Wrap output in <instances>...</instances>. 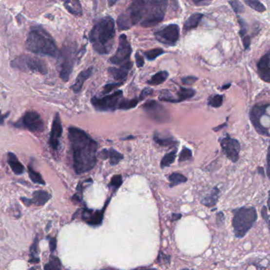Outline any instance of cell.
I'll return each mask as SVG.
<instances>
[{
    "mask_svg": "<svg viewBox=\"0 0 270 270\" xmlns=\"http://www.w3.org/2000/svg\"><path fill=\"white\" fill-rule=\"evenodd\" d=\"M99 156L103 159H110V163L112 166L118 164L120 161L124 158V155L120 154V152L114 150L113 148L110 149H104L100 152Z\"/></svg>",
    "mask_w": 270,
    "mask_h": 270,
    "instance_id": "7402d4cb",
    "label": "cell"
},
{
    "mask_svg": "<svg viewBox=\"0 0 270 270\" xmlns=\"http://www.w3.org/2000/svg\"><path fill=\"white\" fill-rule=\"evenodd\" d=\"M262 217L264 218L267 224H269V218H270V216H269L268 209H267L266 206H263V208H262Z\"/></svg>",
    "mask_w": 270,
    "mask_h": 270,
    "instance_id": "681fc988",
    "label": "cell"
},
{
    "mask_svg": "<svg viewBox=\"0 0 270 270\" xmlns=\"http://www.w3.org/2000/svg\"><path fill=\"white\" fill-rule=\"evenodd\" d=\"M77 58L76 45H63L58 56V70L62 80L68 82Z\"/></svg>",
    "mask_w": 270,
    "mask_h": 270,
    "instance_id": "8992f818",
    "label": "cell"
},
{
    "mask_svg": "<svg viewBox=\"0 0 270 270\" xmlns=\"http://www.w3.org/2000/svg\"><path fill=\"white\" fill-rule=\"evenodd\" d=\"M115 35L114 19L106 16L95 24L89 35V39L95 52L101 55H106L113 49Z\"/></svg>",
    "mask_w": 270,
    "mask_h": 270,
    "instance_id": "7a4b0ae2",
    "label": "cell"
},
{
    "mask_svg": "<svg viewBox=\"0 0 270 270\" xmlns=\"http://www.w3.org/2000/svg\"><path fill=\"white\" fill-rule=\"evenodd\" d=\"M133 270H156L155 269H149V268H137Z\"/></svg>",
    "mask_w": 270,
    "mask_h": 270,
    "instance_id": "6f0895ef",
    "label": "cell"
},
{
    "mask_svg": "<svg viewBox=\"0 0 270 270\" xmlns=\"http://www.w3.org/2000/svg\"><path fill=\"white\" fill-rule=\"evenodd\" d=\"M63 133V127H62L60 116L57 113L53 118L52 130H51L50 138H49V144L53 150H57L59 146V139L61 137Z\"/></svg>",
    "mask_w": 270,
    "mask_h": 270,
    "instance_id": "2e32d148",
    "label": "cell"
},
{
    "mask_svg": "<svg viewBox=\"0 0 270 270\" xmlns=\"http://www.w3.org/2000/svg\"><path fill=\"white\" fill-rule=\"evenodd\" d=\"M7 163H8L9 166L15 174L20 175L21 174L24 173L25 167H24L23 165L19 162V158L12 152H9L8 153Z\"/></svg>",
    "mask_w": 270,
    "mask_h": 270,
    "instance_id": "603a6c76",
    "label": "cell"
},
{
    "mask_svg": "<svg viewBox=\"0 0 270 270\" xmlns=\"http://www.w3.org/2000/svg\"><path fill=\"white\" fill-rule=\"evenodd\" d=\"M167 1L152 0L148 1V11L146 13L144 19L142 20V26L151 27L158 25L164 19L165 12L167 6Z\"/></svg>",
    "mask_w": 270,
    "mask_h": 270,
    "instance_id": "ba28073f",
    "label": "cell"
},
{
    "mask_svg": "<svg viewBox=\"0 0 270 270\" xmlns=\"http://www.w3.org/2000/svg\"><path fill=\"white\" fill-rule=\"evenodd\" d=\"M258 218L254 208L242 207L234 211L232 226L237 238H243L251 229Z\"/></svg>",
    "mask_w": 270,
    "mask_h": 270,
    "instance_id": "5b68a950",
    "label": "cell"
},
{
    "mask_svg": "<svg viewBox=\"0 0 270 270\" xmlns=\"http://www.w3.org/2000/svg\"><path fill=\"white\" fill-rule=\"evenodd\" d=\"M258 174H261V175L265 177L264 168H262V167H258Z\"/></svg>",
    "mask_w": 270,
    "mask_h": 270,
    "instance_id": "db71d44e",
    "label": "cell"
},
{
    "mask_svg": "<svg viewBox=\"0 0 270 270\" xmlns=\"http://www.w3.org/2000/svg\"><path fill=\"white\" fill-rule=\"evenodd\" d=\"M135 61H136V65H137L138 68H142V67H144V57H142V56L139 54V53H135Z\"/></svg>",
    "mask_w": 270,
    "mask_h": 270,
    "instance_id": "bcb514c9",
    "label": "cell"
},
{
    "mask_svg": "<svg viewBox=\"0 0 270 270\" xmlns=\"http://www.w3.org/2000/svg\"><path fill=\"white\" fill-rule=\"evenodd\" d=\"M49 240L51 252H53L57 248V239L55 238H49Z\"/></svg>",
    "mask_w": 270,
    "mask_h": 270,
    "instance_id": "c3c4849f",
    "label": "cell"
},
{
    "mask_svg": "<svg viewBox=\"0 0 270 270\" xmlns=\"http://www.w3.org/2000/svg\"><path fill=\"white\" fill-rule=\"evenodd\" d=\"M44 270H61V263L59 258L51 256L49 262L44 266Z\"/></svg>",
    "mask_w": 270,
    "mask_h": 270,
    "instance_id": "1f68e13d",
    "label": "cell"
},
{
    "mask_svg": "<svg viewBox=\"0 0 270 270\" xmlns=\"http://www.w3.org/2000/svg\"><path fill=\"white\" fill-rule=\"evenodd\" d=\"M139 101V98L136 97L133 99H122L119 104L118 110H128L133 109L137 106Z\"/></svg>",
    "mask_w": 270,
    "mask_h": 270,
    "instance_id": "f546056e",
    "label": "cell"
},
{
    "mask_svg": "<svg viewBox=\"0 0 270 270\" xmlns=\"http://www.w3.org/2000/svg\"><path fill=\"white\" fill-rule=\"evenodd\" d=\"M225 126H227V123H224V124H223V125H220V126H217V128H215L213 130L215 132L219 131V130L223 129V128H224V127Z\"/></svg>",
    "mask_w": 270,
    "mask_h": 270,
    "instance_id": "11a10c76",
    "label": "cell"
},
{
    "mask_svg": "<svg viewBox=\"0 0 270 270\" xmlns=\"http://www.w3.org/2000/svg\"><path fill=\"white\" fill-rule=\"evenodd\" d=\"M14 126L20 129H27L33 133H42L44 129V124L40 114L35 111L25 113L24 116Z\"/></svg>",
    "mask_w": 270,
    "mask_h": 270,
    "instance_id": "30bf717a",
    "label": "cell"
},
{
    "mask_svg": "<svg viewBox=\"0 0 270 270\" xmlns=\"http://www.w3.org/2000/svg\"><path fill=\"white\" fill-rule=\"evenodd\" d=\"M196 94V91L193 89L185 88V87H181L179 91H177V102L185 101V100L189 99L194 96Z\"/></svg>",
    "mask_w": 270,
    "mask_h": 270,
    "instance_id": "f1b7e54d",
    "label": "cell"
},
{
    "mask_svg": "<svg viewBox=\"0 0 270 270\" xmlns=\"http://www.w3.org/2000/svg\"><path fill=\"white\" fill-rule=\"evenodd\" d=\"M122 182V177H121V175L114 176L111 181H110V184H109V187L115 190H117L121 186Z\"/></svg>",
    "mask_w": 270,
    "mask_h": 270,
    "instance_id": "ab89813d",
    "label": "cell"
},
{
    "mask_svg": "<svg viewBox=\"0 0 270 270\" xmlns=\"http://www.w3.org/2000/svg\"><path fill=\"white\" fill-rule=\"evenodd\" d=\"M159 100L167 101V102H173V103L177 102L176 97H174L173 95H171L168 91H164L161 93L160 96H159Z\"/></svg>",
    "mask_w": 270,
    "mask_h": 270,
    "instance_id": "60d3db41",
    "label": "cell"
},
{
    "mask_svg": "<svg viewBox=\"0 0 270 270\" xmlns=\"http://www.w3.org/2000/svg\"><path fill=\"white\" fill-rule=\"evenodd\" d=\"M73 168L77 174L91 171L97 164V143L82 129L71 126L68 129Z\"/></svg>",
    "mask_w": 270,
    "mask_h": 270,
    "instance_id": "6da1fadb",
    "label": "cell"
},
{
    "mask_svg": "<svg viewBox=\"0 0 270 270\" xmlns=\"http://www.w3.org/2000/svg\"><path fill=\"white\" fill-rule=\"evenodd\" d=\"M188 270V269H183V270Z\"/></svg>",
    "mask_w": 270,
    "mask_h": 270,
    "instance_id": "6125c7cd",
    "label": "cell"
},
{
    "mask_svg": "<svg viewBox=\"0 0 270 270\" xmlns=\"http://www.w3.org/2000/svg\"><path fill=\"white\" fill-rule=\"evenodd\" d=\"M270 105H257L254 106L251 111L250 117H251V121L253 124V127L255 128L256 131L258 132L261 135H266L270 136V133H269L268 128L263 126L261 123V118L264 116L266 114V110L268 109Z\"/></svg>",
    "mask_w": 270,
    "mask_h": 270,
    "instance_id": "5bb4252c",
    "label": "cell"
},
{
    "mask_svg": "<svg viewBox=\"0 0 270 270\" xmlns=\"http://www.w3.org/2000/svg\"><path fill=\"white\" fill-rule=\"evenodd\" d=\"M106 207L104 208L103 210L101 211H93L91 209H84L82 212V220L91 226H99L103 220L104 210Z\"/></svg>",
    "mask_w": 270,
    "mask_h": 270,
    "instance_id": "e0dca14e",
    "label": "cell"
},
{
    "mask_svg": "<svg viewBox=\"0 0 270 270\" xmlns=\"http://www.w3.org/2000/svg\"><path fill=\"white\" fill-rule=\"evenodd\" d=\"M148 1L136 0L117 18L119 30H127L143 20L148 11Z\"/></svg>",
    "mask_w": 270,
    "mask_h": 270,
    "instance_id": "277c9868",
    "label": "cell"
},
{
    "mask_svg": "<svg viewBox=\"0 0 270 270\" xmlns=\"http://www.w3.org/2000/svg\"><path fill=\"white\" fill-rule=\"evenodd\" d=\"M245 3L248 5L251 8L253 9L254 11H258V12H264L266 11V6L258 0H246Z\"/></svg>",
    "mask_w": 270,
    "mask_h": 270,
    "instance_id": "d590c367",
    "label": "cell"
},
{
    "mask_svg": "<svg viewBox=\"0 0 270 270\" xmlns=\"http://www.w3.org/2000/svg\"><path fill=\"white\" fill-rule=\"evenodd\" d=\"M242 40H243V45H244L245 50L249 49L250 46H251V37L246 35V36L242 38Z\"/></svg>",
    "mask_w": 270,
    "mask_h": 270,
    "instance_id": "7dc6e473",
    "label": "cell"
},
{
    "mask_svg": "<svg viewBox=\"0 0 270 270\" xmlns=\"http://www.w3.org/2000/svg\"><path fill=\"white\" fill-rule=\"evenodd\" d=\"M229 3L236 14H241L244 11L243 5L239 1H231V2H229Z\"/></svg>",
    "mask_w": 270,
    "mask_h": 270,
    "instance_id": "7bdbcfd3",
    "label": "cell"
},
{
    "mask_svg": "<svg viewBox=\"0 0 270 270\" xmlns=\"http://www.w3.org/2000/svg\"><path fill=\"white\" fill-rule=\"evenodd\" d=\"M152 94H153V90H152V89L148 88V87L144 88V90L141 91L140 95H139V101L145 99L146 97H148V96H150V95H152Z\"/></svg>",
    "mask_w": 270,
    "mask_h": 270,
    "instance_id": "f6af8a7d",
    "label": "cell"
},
{
    "mask_svg": "<svg viewBox=\"0 0 270 270\" xmlns=\"http://www.w3.org/2000/svg\"><path fill=\"white\" fill-rule=\"evenodd\" d=\"M133 68V63L130 60L126 63H123L120 65V68H110L108 72L113 78L120 82H125L127 76L129 74V70Z\"/></svg>",
    "mask_w": 270,
    "mask_h": 270,
    "instance_id": "d6986e66",
    "label": "cell"
},
{
    "mask_svg": "<svg viewBox=\"0 0 270 270\" xmlns=\"http://www.w3.org/2000/svg\"><path fill=\"white\" fill-rule=\"evenodd\" d=\"M36 270V269L34 268V267H33V268H30V270Z\"/></svg>",
    "mask_w": 270,
    "mask_h": 270,
    "instance_id": "91938a15",
    "label": "cell"
},
{
    "mask_svg": "<svg viewBox=\"0 0 270 270\" xmlns=\"http://www.w3.org/2000/svg\"><path fill=\"white\" fill-rule=\"evenodd\" d=\"M197 79L198 78H196L195 76H186L182 78V82L183 84L192 86L197 81Z\"/></svg>",
    "mask_w": 270,
    "mask_h": 270,
    "instance_id": "ee69618b",
    "label": "cell"
},
{
    "mask_svg": "<svg viewBox=\"0 0 270 270\" xmlns=\"http://www.w3.org/2000/svg\"><path fill=\"white\" fill-rule=\"evenodd\" d=\"M38 239H35L34 243L32 245L31 249H30V262L32 263H38L40 262V259L38 258Z\"/></svg>",
    "mask_w": 270,
    "mask_h": 270,
    "instance_id": "74e56055",
    "label": "cell"
},
{
    "mask_svg": "<svg viewBox=\"0 0 270 270\" xmlns=\"http://www.w3.org/2000/svg\"><path fill=\"white\" fill-rule=\"evenodd\" d=\"M25 47L28 51L38 55L57 58L59 51L53 37L40 25L31 28L28 34Z\"/></svg>",
    "mask_w": 270,
    "mask_h": 270,
    "instance_id": "3957f363",
    "label": "cell"
},
{
    "mask_svg": "<svg viewBox=\"0 0 270 270\" xmlns=\"http://www.w3.org/2000/svg\"><path fill=\"white\" fill-rule=\"evenodd\" d=\"M93 67H91L78 74L74 84L71 87V89L74 91L75 93H78L82 91V86L84 84L85 81L87 80L91 77L93 73Z\"/></svg>",
    "mask_w": 270,
    "mask_h": 270,
    "instance_id": "44dd1931",
    "label": "cell"
},
{
    "mask_svg": "<svg viewBox=\"0 0 270 270\" xmlns=\"http://www.w3.org/2000/svg\"><path fill=\"white\" fill-rule=\"evenodd\" d=\"M125 82H115V83H109L106 84L105 87H103V91H102V95H107V94L110 93L111 91H114V89L117 88V87H120L124 84Z\"/></svg>",
    "mask_w": 270,
    "mask_h": 270,
    "instance_id": "b9f144b4",
    "label": "cell"
},
{
    "mask_svg": "<svg viewBox=\"0 0 270 270\" xmlns=\"http://www.w3.org/2000/svg\"><path fill=\"white\" fill-rule=\"evenodd\" d=\"M131 54V44L128 41L126 35L121 34L119 38L118 48L116 49V53L110 58V61L116 65H121L129 61Z\"/></svg>",
    "mask_w": 270,
    "mask_h": 270,
    "instance_id": "4fadbf2b",
    "label": "cell"
},
{
    "mask_svg": "<svg viewBox=\"0 0 270 270\" xmlns=\"http://www.w3.org/2000/svg\"><path fill=\"white\" fill-rule=\"evenodd\" d=\"M168 76H169L168 72H166V71H162V72H158V73L152 76L150 80L148 81V83L149 85H152V86L162 84L165 81L167 80Z\"/></svg>",
    "mask_w": 270,
    "mask_h": 270,
    "instance_id": "4316f807",
    "label": "cell"
},
{
    "mask_svg": "<svg viewBox=\"0 0 270 270\" xmlns=\"http://www.w3.org/2000/svg\"><path fill=\"white\" fill-rule=\"evenodd\" d=\"M176 158V151H173L171 153L166 154L161 161L160 166L161 168H165V167H169L172 163L174 162Z\"/></svg>",
    "mask_w": 270,
    "mask_h": 270,
    "instance_id": "836d02e7",
    "label": "cell"
},
{
    "mask_svg": "<svg viewBox=\"0 0 270 270\" xmlns=\"http://www.w3.org/2000/svg\"><path fill=\"white\" fill-rule=\"evenodd\" d=\"M179 35V27L175 24L166 25L161 28L160 30L154 32V37L158 42L170 46H174L177 44Z\"/></svg>",
    "mask_w": 270,
    "mask_h": 270,
    "instance_id": "8fae6325",
    "label": "cell"
},
{
    "mask_svg": "<svg viewBox=\"0 0 270 270\" xmlns=\"http://www.w3.org/2000/svg\"><path fill=\"white\" fill-rule=\"evenodd\" d=\"M164 53V50L163 49L157 48V49L146 51L145 53H144V55L145 56L146 58L148 60H154V59H156L157 57H159Z\"/></svg>",
    "mask_w": 270,
    "mask_h": 270,
    "instance_id": "e575fe53",
    "label": "cell"
},
{
    "mask_svg": "<svg viewBox=\"0 0 270 270\" xmlns=\"http://www.w3.org/2000/svg\"><path fill=\"white\" fill-rule=\"evenodd\" d=\"M153 139L157 144L162 147H174L177 144L175 139L171 136H162L158 133H154Z\"/></svg>",
    "mask_w": 270,
    "mask_h": 270,
    "instance_id": "d4e9b609",
    "label": "cell"
},
{
    "mask_svg": "<svg viewBox=\"0 0 270 270\" xmlns=\"http://www.w3.org/2000/svg\"><path fill=\"white\" fill-rule=\"evenodd\" d=\"M192 151L184 146L183 148H182V152L180 153L178 161H179L180 163H182V162H185V161L190 160V159L192 158Z\"/></svg>",
    "mask_w": 270,
    "mask_h": 270,
    "instance_id": "f35d334b",
    "label": "cell"
},
{
    "mask_svg": "<svg viewBox=\"0 0 270 270\" xmlns=\"http://www.w3.org/2000/svg\"><path fill=\"white\" fill-rule=\"evenodd\" d=\"M181 217H182V215H181V214H173V215H172V219H173V220H178V219Z\"/></svg>",
    "mask_w": 270,
    "mask_h": 270,
    "instance_id": "f5cc1de1",
    "label": "cell"
},
{
    "mask_svg": "<svg viewBox=\"0 0 270 270\" xmlns=\"http://www.w3.org/2000/svg\"><path fill=\"white\" fill-rule=\"evenodd\" d=\"M219 194H220V190L217 187H215L213 190H212V192L209 195L203 198L201 202H202L203 205H205V206H208V207L214 206L218 201Z\"/></svg>",
    "mask_w": 270,
    "mask_h": 270,
    "instance_id": "484cf974",
    "label": "cell"
},
{
    "mask_svg": "<svg viewBox=\"0 0 270 270\" xmlns=\"http://www.w3.org/2000/svg\"><path fill=\"white\" fill-rule=\"evenodd\" d=\"M116 2V0H115V1H110V2H109V4H110V6H112L113 5L115 4Z\"/></svg>",
    "mask_w": 270,
    "mask_h": 270,
    "instance_id": "680465c9",
    "label": "cell"
},
{
    "mask_svg": "<svg viewBox=\"0 0 270 270\" xmlns=\"http://www.w3.org/2000/svg\"><path fill=\"white\" fill-rule=\"evenodd\" d=\"M28 174H29V176H30L32 182H34V183L40 184V185H45V182L40 175V173L34 171V168L30 167V166L28 167Z\"/></svg>",
    "mask_w": 270,
    "mask_h": 270,
    "instance_id": "d6a6232c",
    "label": "cell"
},
{
    "mask_svg": "<svg viewBox=\"0 0 270 270\" xmlns=\"http://www.w3.org/2000/svg\"><path fill=\"white\" fill-rule=\"evenodd\" d=\"M11 66L13 68L23 72H35L43 76L48 74L46 63L38 57L26 55L20 56L13 59Z\"/></svg>",
    "mask_w": 270,
    "mask_h": 270,
    "instance_id": "52a82bcc",
    "label": "cell"
},
{
    "mask_svg": "<svg viewBox=\"0 0 270 270\" xmlns=\"http://www.w3.org/2000/svg\"><path fill=\"white\" fill-rule=\"evenodd\" d=\"M221 148L224 154L233 163H236L239 160V152H240V144L237 139L227 135L226 137L220 139Z\"/></svg>",
    "mask_w": 270,
    "mask_h": 270,
    "instance_id": "9a60e30c",
    "label": "cell"
},
{
    "mask_svg": "<svg viewBox=\"0 0 270 270\" xmlns=\"http://www.w3.org/2000/svg\"><path fill=\"white\" fill-rule=\"evenodd\" d=\"M168 179L171 182V185H170L171 187H174V186H177L179 184L185 183V182H187V177L179 173L172 174L169 176Z\"/></svg>",
    "mask_w": 270,
    "mask_h": 270,
    "instance_id": "4dcf8cb0",
    "label": "cell"
},
{
    "mask_svg": "<svg viewBox=\"0 0 270 270\" xmlns=\"http://www.w3.org/2000/svg\"><path fill=\"white\" fill-rule=\"evenodd\" d=\"M193 2H194V4H196V6H206V5H209L210 3H211V1H201V0H194L193 1Z\"/></svg>",
    "mask_w": 270,
    "mask_h": 270,
    "instance_id": "f907efd6",
    "label": "cell"
},
{
    "mask_svg": "<svg viewBox=\"0 0 270 270\" xmlns=\"http://www.w3.org/2000/svg\"><path fill=\"white\" fill-rule=\"evenodd\" d=\"M50 198L51 195L49 194V193L43 191V190H38V191H35L34 193L33 198L29 199L21 197V201L28 206H30L32 205L42 206V205H45Z\"/></svg>",
    "mask_w": 270,
    "mask_h": 270,
    "instance_id": "ac0fdd59",
    "label": "cell"
},
{
    "mask_svg": "<svg viewBox=\"0 0 270 270\" xmlns=\"http://www.w3.org/2000/svg\"><path fill=\"white\" fill-rule=\"evenodd\" d=\"M223 101H224V96L223 95H215L209 97L208 103L212 107L219 108L222 106Z\"/></svg>",
    "mask_w": 270,
    "mask_h": 270,
    "instance_id": "8d00e7d4",
    "label": "cell"
},
{
    "mask_svg": "<svg viewBox=\"0 0 270 270\" xmlns=\"http://www.w3.org/2000/svg\"><path fill=\"white\" fill-rule=\"evenodd\" d=\"M203 16L204 15L201 14V13H196L194 15H191L185 21V23H184V30H186V31H190V30H193L195 28L197 27Z\"/></svg>",
    "mask_w": 270,
    "mask_h": 270,
    "instance_id": "cb8c5ba5",
    "label": "cell"
},
{
    "mask_svg": "<svg viewBox=\"0 0 270 270\" xmlns=\"http://www.w3.org/2000/svg\"><path fill=\"white\" fill-rule=\"evenodd\" d=\"M231 86V83H228V85H224V86L222 87L221 90H227V89L229 88Z\"/></svg>",
    "mask_w": 270,
    "mask_h": 270,
    "instance_id": "9f6ffc18",
    "label": "cell"
},
{
    "mask_svg": "<svg viewBox=\"0 0 270 270\" xmlns=\"http://www.w3.org/2000/svg\"><path fill=\"white\" fill-rule=\"evenodd\" d=\"M110 270V269H106V270Z\"/></svg>",
    "mask_w": 270,
    "mask_h": 270,
    "instance_id": "94428289",
    "label": "cell"
},
{
    "mask_svg": "<svg viewBox=\"0 0 270 270\" xmlns=\"http://www.w3.org/2000/svg\"><path fill=\"white\" fill-rule=\"evenodd\" d=\"M64 6L67 9V11L72 15H82V6H81L80 2L78 1H67L64 2Z\"/></svg>",
    "mask_w": 270,
    "mask_h": 270,
    "instance_id": "83f0119b",
    "label": "cell"
},
{
    "mask_svg": "<svg viewBox=\"0 0 270 270\" xmlns=\"http://www.w3.org/2000/svg\"><path fill=\"white\" fill-rule=\"evenodd\" d=\"M142 109L150 116L151 118L158 123L170 121L169 114L161 104L154 100L148 101L142 106Z\"/></svg>",
    "mask_w": 270,
    "mask_h": 270,
    "instance_id": "7c38bea8",
    "label": "cell"
},
{
    "mask_svg": "<svg viewBox=\"0 0 270 270\" xmlns=\"http://www.w3.org/2000/svg\"><path fill=\"white\" fill-rule=\"evenodd\" d=\"M9 114H10V113H7V114H2V112L0 111V125H3L5 118L9 116Z\"/></svg>",
    "mask_w": 270,
    "mask_h": 270,
    "instance_id": "816d5d0a",
    "label": "cell"
},
{
    "mask_svg": "<svg viewBox=\"0 0 270 270\" xmlns=\"http://www.w3.org/2000/svg\"><path fill=\"white\" fill-rule=\"evenodd\" d=\"M270 52L265 54L263 57L260 59L257 64L258 68V75L266 82H270Z\"/></svg>",
    "mask_w": 270,
    "mask_h": 270,
    "instance_id": "ffe728a7",
    "label": "cell"
},
{
    "mask_svg": "<svg viewBox=\"0 0 270 270\" xmlns=\"http://www.w3.org/2000/svg\"><path fill=\"white\" fill-rule=\"evenodd\" d=\"M122 97V91H117L112 95H106L102 97H93L91 98V104L97 111L114 112L118 109Z\"/></svg>",
    "mask_w": 270,
    "mask_h": 270,
    "instance_id": "9c48e42d",
    "label": "cell"
}]
</instances>
